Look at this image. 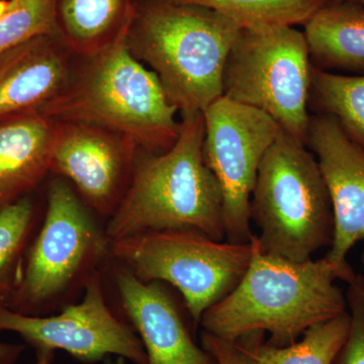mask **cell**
I'll list each match as a JSON object with an SVG mask.
<instances>
[{
  "mask_svg": "<svg viewBox=\"0 0 364 364\" xmlns=\"http://www.w3.org/2000/svg\"><path fill=\"white\" fill-rule=\"evenodd\" d=\"M252 242L243 279L203 314V331L229 341L267 333V344L284 347L312 326L346 312L347 299L335 284L341 274L325 257L296 262L262 252L256 235Z\"/></svg>",
  "mask_w": 364,
  "mask_h": 364,
  "instance_id": "obj_1",
  "label": "cell"
},
{
  "mask_svg": "<svg viewBox=\"0 0 364 364\" xmlns=\"http://www.w3.org/2000/svg\"><path fill=\"white\" fill-rule=\"evenodd\" d=\"M240 30L207 7L136 0L127 45L156 74L170 104L188 116L223 97L225 64Z\"/></svg>",
  "mask_w": 364,
  "mask_h": 364,
  "instance_id": "obj_2",
  "label": "cell"
},
{
  "mask_svg": "<svg viewBox=\"0 0 364 364\" xmlns=\"http://www.w3.org/2000/svg\"><path fill=\"white\" fill-rule=\"evenodd\" d=\"M129 26L104 49L81 58L66 87L38 112L54 122H80L116 132L145 152H166L181 134L178 109L170 104L156 74L129 50Z\"/></svg>",
  "mask_w": 364,
  "mask_h": 364,
  "instance_id": "obj_3",
  "label": "cell"
},
{
  "mask_svg": "<svg viewBox=\"0 0 364 364\" xmlns=\"http://www.w3.org/2000/svg\"><path fill=\"white\" fill-rule=\"evenodd\" d=\"M205 133L203 114L181 116L168 151H139L130 186L105 226L109 240L181 229L226 239L221 188L203 157Z\"/></svg>",
  "mask_w": 364,
  "mask_h": 364,
  "instance_id": "obj_4",
  "label": "cell"
},
{
  "mask_svg": "<svg viewBox=\"0 0 364 364\" xmlns=\"http://www.w3.org/2000/svg\"><path fill=\"white\" fill-rule=\"evenodd\" d=\"M111 240L66 179H53L47 205L26 256L23 277L6 306L23 315H50L83 294L109 258Z\"/></svg>",
  "mask_w": 364,
  "mask_h": 364,
  "instance_id": "obj_5",
  "label": "cell"
},
{
  "mask_svg": "<svg viewBox=\"0 0 364 364\" xmlns=\"http://www.w3.org/2000/svg\"><path fill=\"white\" fill-rule=\"evenodd\" d=\"M262 252L304 262L331 246L334 215L317 158L282 131L265 153L250 200Z\"/></svg>",
  "mask_w": 364,
  "mask_h": 364,
  "instance_id": "obj_6",
  "label": "cell"
},
{
  "mask_svg": "<svg viewBox=\"0 0 364 364\" xmlns=\"http://www.w3.org/2000/svg\"><path fill=\"white\" fill-rule=\"evenodd\" d=\"M249 243L215 241L196 230H164L111 241L109 258L145 282L178 289L196 326L234 291L252 259Z\"/></svg>",
  "mask_w": 364,
  "mask_h": 364,
  "instance_id": "obj_7",
  "label": "cell"
},
{
  "mask_svg": "<svg viewBox=\"0 0 364 364\" xmlns=\"http://www.w3.org/2000/svg\"><path fill=\"white\" fill-rule=\"evenodd\" d=\"M312 70L305 35L293 26L241 28L225 64L223 97L265 112L306 145Z\"/></svg>",
  "mask_w": 364,
  "mask_h": 364,
  "instance_id": "obj_8",
  "label": "cell"
},
{
  "mask_svg": "<svg viewBox=\"0 0 364 364\" xmlns=\"http://www.w3.org/2000/svg\"><path fill=\"white\" fill-rule=\"evenodd\" d=\"M203 157L223 195L226 240L249 243L250 200L258 169L282 128L265 112L220 97L203 112Z\"/></svg>",
  "mask_w": 364,
  "mask_h": 364,
  "instance_id": "obj_9",
  "label": "cell"
},
{
  "mask_svg": "<svg viewBox=\"0 0 364 364\" xmlns=\"http://www.w3.org/2000/svg\"><path fill=\"white\" fill-rule=\"evenodd\" d=\"M0 332L20 335L38 350H62L82 363L116 356L132 364H148V356L135 330L107 305L102 272L88 282L79 303L55 315H23L0 305Z\"/></svg>",
  "mask_w": 364,
  "mask_h": 364,
  "instance_id": "obj_10",
  "label": "cell"
},
{
  "mask_svg": "<svg viewBox=\"0 0 364 364\" xmlns=\"http://www.w3.org/2000/svg\"><path fill=\"white\" fill-rule=\"evenodd\" d=\"M138 146L102 127L54 122L51 173L73 184L95 214L109 218L130 186Z\"/></svg>",
  "mask_w": 364,
  "mask_h": 364,
  "instance_id": "obj_11",
  "label": "cell"
},
{
  "mask_svg": "<svg viewBox=\"0 0 364 364\" xmlns=\"http://www.w3.org/2000/svg\"><path fill=\"white\" fill-rule=\"evenodd\" d=\"M306 146L317 157L334 215V237L325 258L350 284L356 274L346 256L364 240V150L327 114L311 117Z\"/></svg>",
  "mask_w": 364,
  "mask_h": 364,
  "instance_id": "obj_12",
  "label": "cell"
},
{
  "mask_svg": "<svg viewBox=\"0 0 364 364\" xmlns=\"http://www.w3.org/2000/svg\"><path fill=\"white\" fill-rule=\"evenodd\" d=\"M112 279L124 312L134 326L148 364H210L213 358L195 343L173 299L162 282H145L114 262Z\"/></svg>",
  "mask_w": 364,
  "mask_h": 364,
  "instance_id": "obj_13",
  "label": "cell"
},
{
  "mask_svg": "<svg viewBox=\"0 0 364 364\" xmlns=\"http://www.w3.org/2000/svg\"><path fill=\"white\" fill-rule=\"evenodd\" d=\"M74 55L60 38L38 37L21 45L0 70V119L38 112L70 80Z\"/></svg>",
  "mask_w": 364,
  "mask_h": 364,
  "instance_id": "obj_14",
  "label": "cell"
},
{
  "mask_svg": "<svg viewBox=\"0 0 364 364\" xmlns=\"http://www.w3.org/2000/svg\"><path fill=\"white\" fill-rule=\"evenodd\" d=\"M54 121L39 112L0 119V210L33 193L51 173Z\"/></svg>",
  "mask_w": 364,
  "mask_h": 364,
  "instance_id": "obj_15",
  "label": "cell"
},
{
  "mask_svg": "<svg viewBox=\"0 0 364 364\" xmlns=\"http://www.w3.org/2000/svg\"><path fill=\"white\" fill-rule=\"evenodd\" d=\"M304 26L314 66L364 71V6L331 1Z\"/></svg>",
  "mask_w": 364,
  "mask_h": 364,
  "instance_id": "obj_16",
  "label": "cell"
},
{
  "mask_svg": "<svg viewBox=\"0 0 364 364\" xmlns=\"http://www.w3.org/2000/svg\"><path fill=\"white\" fill-rule=\"evenodd\" d=\"M136 0H56L60 39L76 57L90 56L130 23Z\"/></svg>",
  "mask_w": 364,
  "mask_h": 364,
  "instance_id": "obj_17",
  "label": "cell"
},
{
  "mask_svg": "<svg viewBox=\"0 0 364 364\" xmlns=\"http://www.w3.org/2000/svg\"><path fill=\"white\" fill-rule=\"evenodd\" d=\"M350 325V313L346 311L309 328L298 341L287 346L267 344L262 332L239 339L257 364H332L348 337Z\"/></svg>",
  "mask_w": 364,
  "mask_h": 364,
  "instance_id": "obj_18",
  "label": "cell"
},
{
  "mask_svg": "<svg viewBox=\"0 0 364 364\" xmlns=\"http://www.w3.org/2000/svg\"><path fill=\"white\" fill-rule=\"evenodd\" d=\"M42 218L32 193L0 210V305L9 304L20 284Z\"/></svg>",
  "mask_w": 364,
  "mask_h": 364,
  "instance_id": "obj_19",
  "label": "cell"
},
{
  "mask_svg": "<svg viewBox=\"0 0 364 364\" xmlns=\"http://www.w3.org/2000/svg\"><path fill=\"white\" fill-rule=\"evenodd\" d=\"M317 114L334 117L364 150V76H345L313 65L310 102Z\"/></svg>",
  "mask_w": 364,
  "mask_h": 364,
  "instance_id": "obj_20",
  "label": "cell"
},
{
  "mask_svg": "<svg viewBox=\"0 0 364 364\" xmlns=\"http://www.w3.org/2000/svg\"><path fill=\"white\" fill-rule=\"evenodd\" d=\"M207 7L226 16L240 28L264 26H305L332 0H178Z\"/></svg>",
  "mask_w": 364,
  "mask_h": 364,
  "instance_id": "obj_21",
  "label": "cell"
},
{
  "mask_svg": "<svg viewBox=\"0 0 364 364\" xmlns=\"http://www.w3.org/2000/svg\"><path fill=\"white\" fill-rule=\"evenodd\" d=\"M44 36L60 38L56 0H9L0 18V55Z\"/></svg>",
  "mask_w": 364,
  "mask_h": 364,
  "instance_id": "obj_22",
  "label": "cell"
},
{
  "mask_svg": "<svg viewBox=\"0 0 364 364\" xmlns=\"http://www.w3.org/2000/svg\"><path fill=\"white\" fill-rule=\"evenodd\" d=\"M347 303L351 325L348 337L332 364H364V277L356 275L349 284Z\"/></svg>",
  "mask_w": 364,
  "mask_h": 364,
  "instance_id": "obj_23",
  "label": "cell"
},
{
  "mask_svg": "<svg viewBox=\"0 0 364 364\" xmlns=\"http://www.w3.org/2000/svg\"><path fill=\"white\" fill-rule=\"evenodd\" d=\"M202 344L213 358L210 364H257L240 339L229 341L203 331Z\"/></svg>",
  "mask_w": 364,
  "mask_h": 364,
  "instance_id": "obj_24",
  "label": "cell"
},
{
  "mask_svg": "<svg viewBox=\"0 0 364 364\" xmlns=\"http://www.w3.org/2000/svg\"><path fill=\"white\" fill-rule=\"evenodd\" d=\"M25 351L21 344L7 343L0 340V364H14Z\"/></svg>",
  "mask_w": 364,
  "mask_h": 364,
  "instance_id": "obj_25",
  "label": "cell"
},
{
  "mask_svg": "<svg viewBox=\"0 0 364 364\" xmlns=\"http://www.w3.org/2000/svg\"><path fill=\"white\" fill-rule=\"evenodd\" d=\"M54 360V351L38 350L36 351V360L33 364H53Z\"/></svg>",
  "mask_w": 364,
  "mask_h": 364,
  "instance_id": "obj_26",
  "label": "cell"
},
{
  "mask_svg": "<svg viewBox=\"0 0 364 364\" xmlns=\"http://www.w3.org/2000/svg\"><path fill=\"white\" fill-rule=\"evenodd\" d=\"M21 46L18 47L14 48V49L9 50L4 54L0 55V70L4 68V66H6L9 62L11 61L16 57V55L18 54V49H20Z\"/></svg>",
  "mask_w": 364,
  "mask_h": 364,
  "instance_id": "obj_27",
  "label": "cell"
},
{
  "mask_svg": "<svg viewBox=\"0 0 364 364\" xmlns=\"http://www.w3.org/2000/svg\"><path fill=\"white\" fill-rule=\"evenodd\" d=\"M107 364H132L130 361L127 360L123 358H114V359H109Z\"/></svg>",
  "mask_w": 364,
  "mask_h": 364,
  "instance_id": "obj_28",
  "label": "cell"
},
{
  "mask_svg": "<svg viewBox=\"0 0 364 364\" xmlns=\"http://www.w3.org/2000/svg\"><path fill=\"white\" fill-rule=\"evenodd\" d=\"M9 0H0V18L6 14L7 7H9Z\"/></svg>",
  "mask_w": 364,
  "mask_h": 364,
  "instance_id": "obj_29",
  "label": "cell"
},
{
  "mask_svg": "<svg viewBox=\"0 0 364 364\" xmlns=\"http://www.w3.org/2000/svg\"><path fill=\"white\" fill-rule=\"evenodd\" d=\"M334 2H353V4H360L364 6V0H332Z\"/></svg>",
  "mask_w": 364,
  "mask_h": 364,
  "instance_id": "obj_30",
  "label": "cell"
}]
</instances>
